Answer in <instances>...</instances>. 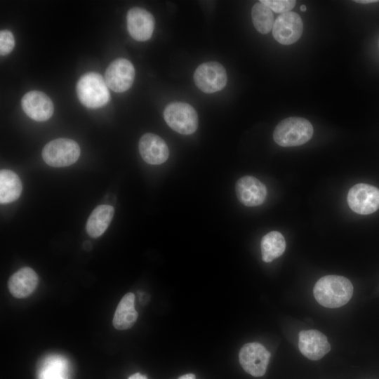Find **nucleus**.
<instances>
[{
    "label": "nucleus",
    "instance_id": "nucleus-6",
    "mask_svg": "<svg viewBox=\"0 0 379 379\" xmlns=\"http://www.w3.org/2000/svg\"><path fill=\"white\" fill-rule=\"evenodd\" d=\"M194 80L201 91L213 93L224 88L227 84V75L220 63L211 61L197 67L194 74Z\"/></svg>",
    "mask_w": 379,
    "mask_h": 379
},
{
    "label": "nucleus",
    "instance_id": "nucleus-14",
    "mask_svg": "<svg viewBox=\"0 0 379 379\" xmlns=\"http://www.w3.org/2000/svg\"><path fill=\"white\" fill-rule=\"evenodd\" d=\"M298 347L311 360H319L331 350L326 335L317 330L301 331L298 334Z\"/></svg>",
    "mask_w": 379,
    "mask_h": 379
},
{
    "label": "nucleus",
    "instance_id": "nucleus-1",
    "mask_svg": "<svg viewBox=\"0 0 379 379\" xmlns=\"http://www.w3.org/2000/svg\"><path fill=\"white\" fill-rule=\"evenodd\" d=\"M353 290V286L348 279L339 275H326L316 282L313 293L321 305L336 308L350 301Z\"/></svg>",
    "mask_w": 379,
    "mask_h": 379
},
{
    "label": "nucleus",
    "instance_id": "nucleus-23",
    "mask_svg": "<svg viewBox=\"0 0 379 379\" xmlns=\"http://www.w3.org/2000/svg\"><path fill=\"white\" fill-rule=\"evenodd\" d=\"M260 1L268 6L272 11L280 14L291 11L296 3L294 0H260Z\"/></svg>",
    "mask_w": 379,
    "mask_h": 379
},
{
    "label": "nucleus",
    "instance_id": "nucleus-28",
    "mask_svg": "<svg viewBox=\"0 0 379 379\" xmlns=\"http://www.w3.org/2000/svg\"><path fill=\"white\" fill-rule=\"evenodd\" d=\"M91 243L88 241H85L84 244H83V247L84 249L86 250H90L91 248Z\"/></svg>",
    "mask_w": 379,
    "mask_h": 379
},
{
    "label": "nucleus",
    "instance_id": "nucleus-20",
    "mask_svg": "<svg viewBox=\"0 0 379 379\" xmlns=\"http://www.w3.org/2000/svg\"><path fill=\"white\" fill-rule=\"evenodd\" d=\"M260 248L262 260L270 262L284 253L286 241L280 232L272 231L262 238Z\"/></svg>",
    "mask_w": 379,
    "mask_h": 379
},
{
    "label": "nucleus",
    "instance_id": "nucleus-25",
    "mask_svg": "<svg viewBox=\"0 0 379 379\" xmlns=\"http://www.w3.org/2000/svg\"><path fill=\"white\" fill-rule=\"evenodd\" d=\"M128 379H147V376L140 373H135L128 377Z\"/></svg>",
    "mask_w": 379,
    "mask_h": 379
},
{
    "label": "nucleus",
    "instance_id": "nucleus-24",
    "mask_svg": "<svg viewBox=\"0 0 379 379\" xmlns=\"http://www.w3.org/2000/svg\"><path fill=\"white\" fill-rule=\"evenodd\" d=\"M15 46V39L13 33L9 30L0 32V54L6 55L10 53Z\"/></svg>",
    "mask_w": 379,
    "mask_h": 379
},
{
    "label": "nucleus",
    "instance_id": "nucleus-13",
    "mask_svg": "<svg viewBox=\"0 0 379 379\" xmlns=\"http://www.w3.org/2000/svg\"><path fill=\"white\" fill-rule=\"evenodd\" d=\"M235 191L239 201L246 206L262 204L267 196L265 185L250 175L241 177L237 181Z\"/></svg>",
    "mask_w": 379,
    "mask_h": 379
},
{
    "label": "nucleus",
    "instance_id": "nucleus-26",
    "mask_svg": "<svg viewBox=\"0 0 379 379\" xmlns=\"http://www.w3.org/2000/svg\"><path fill=\"white\" fill-rule=\"evenodd\" d=\"M178 379H196V377L192 373H187V374L181 375L180 377L178 378Z\"/></svg>",
    "mask_w": 379,
    "mask_h": 379
},
{
    "label": "nucleus",
    "instance_id": "nucleus-19",
    "mask_svg": "<svg viewBox=\"0 0 379 379\" xmlns=\"http://www.w3.org/2000/svg\"><path fill=\"white\" fill-rule=\"evenodd\" d=\"M22 185L18 175L13 171L2 169L0 171V202L11 203L17 200L22 192Z\"/></svg>",
    "mask_w": 379,
    "mask_h": 379
},
{
    "label": "nucleus",
    "instance_id": "nucleus-11",
    "mask_svg": "<svg viewBox=\"0 0 379 379\" xmlns=\"http://www.w3.org/2000/svg\"><path fill=\"white\" fill-rule=\"evenodd\" d=\"M21 106L25 113L36 121H45L53 114V104L44 93L32 91L25 93L21 100Z\"/></svg>",
    "mask_w": 379,
    "mask_h": 379
},
{
    "label": "nucleus",
    "instance_id": "nucleus-27",
    "mask_svg": "<svg viewBox=\"0 0 379 379\" xmlns=\"http://www.w3.org/2000/svg\"><path fill=\"white\" fill-rule=\"evenodd\" d=\"M355 2L360 3V4H371L377 2L378 1L377 0H359V1H354Z\"/></svg>",
    "mask_w": 379,
    "mask_h": 379
},
{
    "label": "nucleus",
    "instance_id": "nucleus-22",
    "mask_svg": "<svg viewBox=\"0 0 379 379\" xmlns=\"http://www.w3.org/2000/svg\"><path fill=\"white\" fill-rule=\"evenodd\" d=\"M251 18L256 30L262 34L269 33L273 28L272 11L263 3H255L251 10Z\"/></svg>",
    "mask_w": 379,
    "mask_h": 379
},
{
    "label": "nucleus",
    "instance_id": "nucleus-2",
    "mask_svg": "<svg viewBox=\"0 0 379 379\" xmlns=\"http://www.w3.org/2000/svg\"><path fill=\"white\" fill-rule=\"evenodd\" d=\"M313 133V126L308 120L291 117L283 119L277 125L273 138L281 147H295L309 141Z\"/></svg>",
    "mask_w": 379,
    "mask_h": 379
},
{
    "label": "nucleus",
    "instance_id": "nucleus-29",
    "mask_svg": "<svg viewBox=\"0 0 379 379\" xmlns=\"http://www.w3.org/2000/svg\"><path fill=\"white\" fill-rule=\"evenodd\" d=\"M300 11H302V12H305L307 9L306 6L305 5H301L300 6Z\"/></svg>",
    "mask_w": 379,
    "mask_h": 379
},
{
    "label": "nucleus",
    "instance_id": "nucleus-12",
    "mask_svg": "<svg viewBox=\"0 0 379 379\" xmlns=\"http://www.w3.org/2000/svg\"><path fill=\"white\" fill-rule=\"evenodd\" d=\"M127 29L136 41H145L149 39L154 29L153 15L144 8H131L126 15Z\"/></svg>",
    "mask_w": 379,
    "mask_h": 379
},
{
    "label": "nucleus",
    "instance_id": "nucleus-21",
    "mask_svg": "<svg viewBox=\"0 0 379 379\" xmlns=\"http://www.w3.org/2000/svg\"><path fill=\"white\" fill-rule=\"evenodd\" d=\"M68 364L60 356L47 357L39 371V379H69Z\"/></svg>",
    "mask_w": 379,
    "mask_h": 379
},
{
    "label": "nucleus",
    "instance_id": "nucleus-5",
    "mask_svg": "<svg viewBox=\"0 0 379 379\" xmlns=\"http://www.w3.org/2000/svg\"><path fill=\"white\" fill-rule=\"evenodd\" d=\"M81 150L74 140L57 138L48 142L42 150L44 161L53 167H65L75 163Z\"/></svg>",
    "mask_w": 379,
    "mask_h": 379
},
{
    "label": "nucleus",
    "instance_id": "nucleus-10",
    "mask_svg": "<svg viewBox=\"0 0 379 379\" xmlns=\"http://www.w3.org/2000/svg\"><path fill=\"white\" fill-rule=\"evenodd\" d=\"M303 31V22L300 16L289 11L280 14L274 20L272 34L280 44L291 45L296 42Z\"/></svg>",
    "mask_w": 379,
    "mask_h": 379
},
{
    "label": "nucleus",
    "instance_id": "nucleus-17",
    "mask_svg": "<svg viewBox=\"0 0 379 379\" xmlns=\"http://www.w3.org/2000/svg\"><path fill=\"white\" fill-rule=\"evenodd\" d=\"M135 295L128 293L124 295L119 302L112 324L117 330H126L133 326L138 319V314L134 307Z\"/></svg>",
    "mask_w": 379,
    "mask_h": 379
},
{
    "label": "nucleus",
    "instance_id": "nucleus-15",
    "mask_svg": "<svg viewBox=\"0 0 379 379\" xmlns=\"http://www.w3.org/2000/svg\"><path fill=\"white\" fill-rule=\"evenodd\" d=\"M138 148L142 159L149 164H163L169 156L168 147L165 141L154 133L144 134L139 140Z\"/></svg>",
    "mask_w": 379,
    "mask_h": 379
},
{
    "label": "nucleus",
    "instance_id": "nucleus-18",
    "mask_svg": "<svg viewBox=\"0 0 379 379\" xmlns=\"http://www.w3.org/2000/svg\"><path fill=\"white\" fill-rule=\"evenodd\" d=\"M114 214L113 206L107 204L98 206L88 218L86 229L92 238L101 236L109 227Z\"/></svg>",
    "mask_w": 379,
    "mask_h": 379
},
{
    "label": "nucleus",
    "instance_id": "nucleus-4",
    "mask_svg": "<svg viewBox=\"0 0 379 379\" xmlns=\"http://www.w3.org/2000/svg\"><path fill=\"white\" fill-rule=\"evenodd\" d=\"M164 117L168 126L180 134H192L198 128L197 112L192 105L185 102L169 103L164 111Z\"/></svg>",
    "mask_w": 379,
    "mask_h": 379
},
{
    "label": "nucleus",
    "instance_id": "nucleus-9",
    "mask_svg": "<svg viewBox=\"0 0 379 379\" xmlns=\"http://www.w3.org/2000/svg\"><path fill=\"white\" fill-rule=\"evenodd\" d=\"M135 69L133 64L125 58L112 61L105 73V81L108 88L117 93L129 89L134 81Z\"/></svg>",
    "mask_w": 379,
    "mask_h": 379
},
{
    "label": "nucleus",
    "instance_id": "nucleus-16",
    "mask_svg": "<svg viewBox=\"0 0 379 379\" xmlns=\"http://www.w3.org/2000/svg\"><path fill=\"white\" fill-rule=\"evenodd\" d=\"M38 283L39 278L35 271L31 267H24L11 276L8 288L15 298H24L35 291Z\"/></svg>",
    "mask_w": 379,
    "mask_h": 379
},
{
    "label": "nucleus",
    "instance_id": "nucleus-8",
    "mask_svg": "<svg viewBox=\"0 0 379 379\" xmlns=\"http://www.w3.org/2000/svg\"><path fill=\"white\" fill-rule=\"evenodd\" d=\"M270 358V352L258 343L245 344L239 353L241 367L246 373L254 377L264 375Z\"/></svg>",
    "mask_w": 379,
    "mask_h": 379
},
{
    "label": "nucleus",
    "instance_id": "nucleus-7",
    "mask_svg": "<svg viewBox=\"0 0 379 379\" xmlns=\"http://www.w3.org/2000/svg\"><path fill=\"white\" fill-rule=\"evenodd\" d=\"M347 203L358 214L373 213L379 208V189L366 183L357 184L348 192Z\"/></svg>",
    "mask_w": 379,
    "mask_h": 379
},
{
    "label": "nucleus",
    "instance_id": "nucleus-3",
    "mask_svg": "<svg viewBox=\"0 0 379 379\" xmlns=\"http://www.w3.org/2000/svg\"><path fill=\"white\" fill-rule=\"evenodd\" d=\"M77 95L83 105L88 108H98L107 105L110 93L101 74L90 72L82 75L76 87Z\"/></svg>",
    "mask_w": 379,
    "mask_h": 379
}]
</instances>
